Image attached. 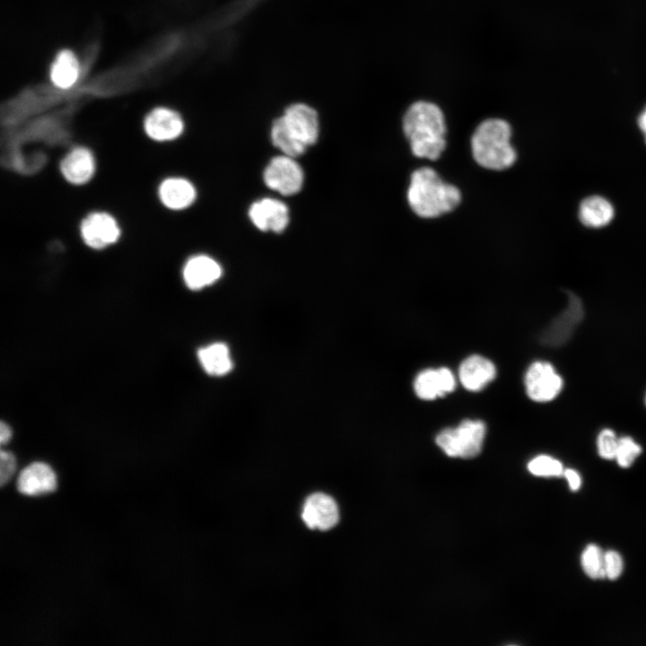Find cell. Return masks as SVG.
Returning <instances> with one entry per match:
<instances>
[{
  "mask_svg": "<svg viewBox=\"0 0 646 646\" xmlns=\"http://www.w3.org/2000/svg\"><path fill=\"white\" fill-rule=\"evenodd\" d=\"M583 318L581 300L573 293H568V304L544 331L541 339L546 345L559 346L572 336Z\"/></svg>",
  "mask_w": 646,
  "mask_h": 646,
  "instance_id": "cell-8",
  "label": "cell"
},
{
  "mask_svg": "<svg viewBox=\"0 0 646 646\" xmlns=\"http://www.w3.org/2000/svg\"><path fill=\"white\" fill-rule=\"evenodd\" d=\"M222 275L220 265L206 255L190 258L183 268L186 285L193 290H201L214 284Z\"/></svg>",
  "mask_w": 646,
  "mask_h": 646,
  "instance_id": "cell-16",
  "label": "cell"
},
{
  "mask_svg": "<svg viewBox=\"0 0 646 646\" xmlns=\"http://www.w3.org/2000/svg\"><path fill=\"white\" fill-rule=\"evenodd\" d=\"M579 217L584 225L600 228L611 222L614 217V208L604 197L592 196L581 203Z\"/></svg>",
  "mask_w": 646,
  "mask_h": 646,
  "instance_id": "cell-20",
  "label": "cell"
},
{
  "mask_svg": "<svg viewBox=\"0 0 646 646\" xmlns=\"http://www.w3.org/2000/svg\"><path fill=\"white\" fill-rule=\"evenodd\" d=\"M197 358L204 371L212 376H224L233 367L231 351L223 342H215L201 347L197 351Z\"/></svg>",
  "mask_w": 646,
  "mask_h": 646,
  "instance_id": "cell-19",
  "label": "cell"
},
{
  "mask_svg": "<svg viewBox=\"0 0 646 646\" xmlns=\"http://www.w3.org/2000/svg\"><path fill=\"white\" fill-rule=\"evenodd\" d=\"M403 130L413 154L435 161L445 149V119L434 103L419 100L413 103L403 118Z\"/></svg>",
  "mask_w": 646,
  "mask_h": 646,
  "instance_id": "cell-1",
  "label": "cell"
},
{
  "mask_svg": "<svg viewBox=\"0 0 646 646\" xmlns=\"http://www.w3.org/2000/svg\"><path fill=\"white\" fill-rule=\"evenodd\" d=\"M605 572L606 578L616 580L622 573L624 563L621 555L615 551L605 552Z\"/></svg>",
  "mask_w": 646,
  "mask_h": 646,
  "instance_id": "cell-27",
  "label": "cell"
},
{
  "mask_svg": "<svg viewBox=\"0 0 646 646\" xmlns=\"http://www.w3.org/2000/svg\"><path fill=\"white\" fill-rule=\"evenodd\" d=\"M249 216L252 223L263 231L282 232L289 223L288 207L274 198H263L253 203Z\"/></svg>",
  "mask_w": 646,
  "mask_h": 646,
  "instance_id": "cell-11",
  "label": "cell"
},
{
  "mask_svg": "<svg viewBox=\"0 0 646 646\" xmlns=\"http://www.w3.org/2000/svg\"><path fill=\"white\" fill-rule=\"evenodd\" d=\"M645 405H646V396H645Z\"/></svg>",
  "mask_w": 646,
  "mask_h": 646,
  "instance_id": "cell-32",
  "label": "cell"
},
{
  "mask_svg": "<svg viewBox=\"0 0 646 646\" xmlns=\"http://www.w3.org/2000/svg\"><path fill=\"white\" fill-rule=\"evenodd\" d=\"M456 381L451 371L446 367L426 369L415 378L414 389L423 400H433L454 390Z\"/></svg>",
  "mask_w": 646,
  "mask_h": 646,
  "instance_id": "cell-14",
  "label": "cell"
},
{
  "mask_svg": "<svg viewBox=\"0 0 646 646\" xmlns=\"http://www.w3.org/2000/svg\"><path fill=\"white\" fill-rule=\"evenodd\" d=\"M292 135L307 147L314 144L319 137L317 112L310 106L296 103L288 107L281 116Z\"/></svg>",
  "mask_w": 646,
  "mask_h": 646,
  "instance_id": "cell-9",
  "label": "cell"
},
{
  "mask_svg": "<svg viewBox=\"0 0 646 646\" xmlns=\"http://www.w3.org/2000/svg\"><path fill=\"white\" fill-rule=\"evenodd\" d=\"M638 125L644 134L645 141H646V107L643 109V111L640 114V117L638 118Z\"/></svg>",
  "mask_w": 646,
  "mask_h": 646,
  "instance_id": "cell-31",
  "label": "cell"
},
{
  "mask_svg": "<svg viewBox=\"0 0 646 646\" xmlns=\"http://www.w3.org/2000/svg\"><path fill=\"white\" fill-rule=\"evenodd\" d=\"M511 129L501 118L481 122L471 137V151L476 162L492 170H503L516 161L517 153L511 144Z\"/></svg>",
  "mask_w": 646,
  "mask_h": 646,
  "instance_id": "cell-3",
  "label": "cell"
},
{
  "mask_svg": "<svg viewBox=\"0 0 646 646\" xmlns=\"http://www.w3.org/2000/svg\"><path fill=\"white\" fill-rule=\"evenodd\" d=\"M16 487L20 493L29 496L48 493L57 488V476L48 464L33 462L20 472Z\"/></svg>",
  "mask_w": 646,
  "mask_h": 646,
  "instance_id": "cell-12",
  "label": "cell"
},
{
  "mask_svg": "<svg viewBox=\"0 0 646 646\" xmlns=\"http://www.w3.org/2000/svg\"><path fill=\"white\" fill-rule=\"evenodd\" d=\"M271 139L273 144L284 154L293 158L301 155L307 148L305 144L292 135L281 117L273 123Z\"/></svg>",
  "mask_w": 646,
  "mask_h": 646,
  "instance_id": "cell-22",
  "label": "cell"
},
{
  "mask_svg": "<svg viewBox=\"0 0 646 646\" xmlns=\"http://www.w3.org/2000/svg\"><path fill=\"white\" fill-rule=\"evenodd\" d=\"M12 437V430L9 427L8 424H6L4 422H1L0 424V443L1 445H4L9 441V440Z\"/></svg>",
  "mask_w": 646,
  "mask_h": 646,
  "instance_id": "cell-30",
  "label": "cell"
},
{
  "mask_svg": "<svg viewBox=\"0 0 646 646\" xmlns=\"http://www.w3.org/2000/svg\"><path fill=\"white\" fill-rule=\"evenodd\" d=\"M462 386L469 391H479L496 376L494 364L487 358L473 354L467 357L458 370Z\"/></svg>",
  "mask_w": 646,
  "mask_h": 646,
  "instance_id": "cell-17",
  "label": "cell"
},
{
  "mask_svg": "<svg viewBox=\"0 0 646 646\" xmlns=\"http://www.w3.org/2000/svg\"><path fill=\"white\" fill-rule=\"evenodd\" d=\"M60 171L71 184L87 183L92 179L95 171L93 154L85 147L74 148L62 159Z\"/></svg>",
  "mask_w": 646,
  "mask_h": 646,
  "instance_id": "cell-15",
  "label": "cell"
},
{
  "mask_svg": "<svg viewBox=\"0 0 646 646\" xmlns=\"http://www.w3.org/2000/svg\"><path fill=\"white\" fill-rule=\"evenodd\" d=\"M80 230L84 243L93 249H101L116 243L121 234L116 219L104 212L88 214L82 221Z\"/></svg>",
  "mask_w": 646,
  "mask_h": 646,
  "instance_id": "cell-7",
  "label": "cell"
},
{
  "mask_svg": "<svg viewBox=\"0 0 646 646\" xmlns=\"http://www.w3.org/2000/svg\"><path fill=\"white\" fill-rule=\"evenodd\" d=\"M528 471L537 476H560L563 475V464L547 455H539L528 464Z\"/></svg>",
  "mask_w": 646,
  "mask_h": 646,
  "instance_id": "cell-24",
  "label": "cell"
},
{
  "mask_svg": "<svg viewBox=\"0 0 646 646\" xmlns=\"http://www.w3.org/2000/svg\"><path fill=\"white\" fill-rule=\"evenodd\" d=\"M459 189L444 182L429 167L415 170L410 178L407 201L414 213L422 218H435L454 210L460 203Z\"/></svg>",
  "mask_w": 646,
  "mask_h": 646,
  "instance_id": "cell-2",
  "label": "cell"
},
{
  "mask_svg": "<svg viewBox=\"0 0 646 646\" xmlns=\"http://www.w3.org/2000/svg\"><path fill=\"white\" fill-rule=\"evenodd\" d=\"M79 75V64L74 54L67 49L60 51L50 68L52 83L63 89L71 87Z\"/></svg>",
  "mask_w": 646,
  "mask_h": 646,
  "instance_id": "cell-21",
  "label": "cell"
},
{
  "mask_svg": "<svg viewBox=\"0 0 646 646\" xmlns=\"http://www.w3.org/2000/svg\"><path fill=\"white\" fill-rule=\"evenodd\" d=\"M485 432L484 422L466 419L455 428L440 432L435 441L449 457L471 458L480 453Z\"/></svg>",
  "mask_w": 646,
  "mask_h": 646,
  "instance_id": "cell-4",
  "label": "cell"
},
{
  "mask_svg": "<svg viewBox=\"0 0 646 646\" xmlns=\"http://www.w3.org/2000/svg\"><path fill=\"white\" fill-rule=\"evenodd\" d=\"M619 438L610 429H604L598 434L597 444L601 458L606 459L615 458Z\"/></svg>",
  "mask_w": 646,
  "mask_h": 646,
  "instance_id": "cell-26",
  "label": "cell"
},
{
  "mask_svg": "<svg viewBox=\"0 0 646 646\" xmlns=\"http://www.w3.org/2000/svg\"><path fill=\"white\" fill-rule=\"evenodd\" d=\"M144 127L151 139L165 142L178 138L184 130V123L178 112L160 107L145 117Z\"/></svg>",
  "mask_w": 646,
  "mask_h": 646,
  "instance_id": "cell-13",
  "label": "cell"
},
{
  "mask_svg": "<svg viewBox=\"0 0 646 646\" xmlns=\"http://www.w3.org/2000/svg\"><path fill=\"white\" fill-rule=\"evenodd\" d=\"M301 518L311 529L328 530L339 519L338 508L332 497L322 493L310 495L302 507Z\"/></svg>",
  "mask_w": 646,
  "mask_h": 646,
  "instance_id": "cell-10",
  "label": "cell"
},
{
  "mask_svg": "<svg viewBox=\"0 0 646 646\" xmlns=\"http://www.w3.org/2000/svg\"><path fill=\"white\" fill-rule=\"evenodd\" d=\"M266 185L284 196L298 193L303 184V171L293 157L285 154L273 158L264 171Z\"/></svg>",
  "mask_w": 646,
  "mask_h": 646,
  "instance_id": "cell-5",
  "label": "cell"
},
{
  "mask_svg": "<svg viewBox=\"0 0 646 646\" xmlns=\"http://www.w3.org/2000/svg\"><path fill=\"white\" fill-rule=\"evenodd\" d=\"M605 553L597 545H589L581 554V566L591 579L606 578L604 565Z\"/></svg>",
  "mask_w": 646,
  "mask_h": 646,
  "instance_id": "cell-23",
  "label": "cell"
},
{
  "mask_svg": "<svg viewBox=\"0 0 646 646\" xmlns=\"http://www.w3.org/2000/svg\"><path fill=\"white\" fill-rule=\"evenodd\" d=\"M642 448L633 438L625 436L619 438L615 458L622 467H629L641 454Z\"/></svg>",
  "mask_w": 646,
  "mask_h": 646,
  "instance_id": "cell-25",
  "label": "cell"
},
{
  "mask_svg": "<svg viewBox=\"0 0 646 646\" xmlns=\"http://www.w3.org/2000/svg\"><path fill=\"white\" fill-rule=\"evenodd\" d=\"M16 467L14 456L5 450L0 452V485L4 486L13 476Z\"/></svg>",
  "mask_w": 646,
  "mask_h": 646,
  "instance_id": "cell-28",
  "label": "cell"
},
{
  "mask_svg": "<svg viewBox=\"0 0 646 646\" xmlns=\"http://www.w3.org/2000/svg\"><path fill=\"white\" fill-rule=\"evenodd\" d=\"M526 392L536 402L554 399L563 388V380L554 366L546 362H535L525 375Z\"/></svg>",
  "mask_w": 646,
  "mask_h": 646,
  "instance_id": "cell-6",
  "label": "cell"
},
{
  "mask_svg": "<svg viewBox=\"0 0 646 646\" xmlns=\"http://www.w3.org/2000/svg\"><path fill=\"white\" fill-rule=\"evenodd\" d=\"M563 476L567 479L571 490L577 491L581 487V479L576 470L568 468L563 471Z\"/></svg>",
  "mask_w": 646,
  "mask_h": 646,
  "instance_id": "cell-29",
  "label": "cell"
},
{
  "mask_svg": "<svg viewBox=\"0 0 646 646\" xmlns=\"http://www.w3.org/2000/svg\"><path fill=\"white\" fill-rule=\"evenodd\" d=\"M161 202L169 209L181 210L191 205L196 199V189L192 183L181 178L164 179L159 187Z\"/></svg>",
  "mask_w": 646,
  "mask_h": 646,
  "instance_id": "cell-18",
  "label": "cell"
}]
</instances>
